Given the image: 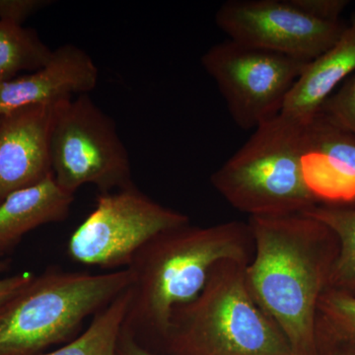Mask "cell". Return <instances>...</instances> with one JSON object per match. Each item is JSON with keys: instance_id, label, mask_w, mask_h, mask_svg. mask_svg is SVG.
<instances>
[{"instance_id": "cell-1", "label": "cell", "mask_w": 355, "mask_h": 355, "mask_svg": "<svg viewBox=\"0 0 355 355\" xmlns=\"http://www.w3.org/2000/svg\"><path fill=\"white\" fill-rule=\"evenodd\" d=\"M250 291L279 326L294 355H316L318 305L338 254L335 233L305 214L250 217Z\"/></svg>"}, {"instance_id": "cell-2", "label": "cell", "mask_w": 355, "mask_h": 355, "mask_svg": "<svg viewBox=\"0 0 355 355\" xmlns=\"http://www.w3.org/2000/svg\"><path fill=\"white\" fill-rule=\"evenodd\" d=\"M254 251L249 223L216 225L191 222L153 237L128 266L132 284L123 331L137 342L151 338L163 345L173 310L198 297L212 268L222 261L249 265Z\"/></svg>"}, {"instance_id": "cell-3", "label": "cell", "mask_w": 355, "mask_h": 355, "mask_svg": "<svg viewBox=\"0 0 355 355\" xmlns=\"http://www.w3.org/2000/svg\"><path fill=\"white\" fill-rule=\"evenodd\" d=\"M246 268L220 261L198 297L173 310L162 345L168 355H294L252 295Z\"/></svg>"}, {"instance_id": "cell-4", "label": "cell", "mask_w": 355, "mask_h": 355, "mask_svg": "<svg viewBox=\"0 0 355 355\" xmlns=\"http://www.w3.org/2000/svg\"><path fill=\"white\" fill-rule=\"evenodd\" d=\"M130 284L128 268L105 273L46 268L0 306V355H37L70 342L86 320Z\"/></svg>"}, {"instance_id": "cell-5", "label": "cell", "mask_w": 355, "mask_h": 355, "mask_svg": "<svg viewBox=\"0 0 355 355\" xmlns=\"http://www.w3.org/2000/svg\"><path fill=\"white\" fill-rule=\"evenodd\" d=\"M306 125L279 114L257 128L211 175L214 188L250 217L291 216L317 205L303 176Z\"/></svg>"}, {"instance_id": "cell-6", "label": "cell", "mask_w": 355, "mask_h": 355, "mask_svg": "<svg viewBox=\"0 0 355 355\" xmlns=\"http://www.w3.org/2000/svg\"><path fill=\"white\" fill-rule=\"evenodd\" d=\"M51 173L74 196L84 184L99 193L135 184L127 147L116 123L89 94L62 103L51 137Z\"/></svg>"}, {"instance_id": "cell-7", "label": "cell", "mask_w": 355, "mask_h": 355, "mask_svg": "<svg viewBox=\"0 0 355 355\" xmlns=\"http://www.w3.org/2000/svg\"><path fill=\"white\" fill-rule=\"evenodd\" d=\"M189 222L187 214L161 205L132 184L98 195L94 209L70 236L67 254L81 265L123 270L159 233Z\"/></svg>"}, {"instance_id": "cell-8", "label": "cell", "mask_w": 355, "mask_h": 355, "mask_svg": "<svg viewBox=\"0 0 355 355\" xmlns=\"http://www.w3.org/2000/svg\"><path fill=\"white\" fill-rule=\"evenodd\" d=\"M200 62L216 81L233 121L245 130H254L282 113L309 64L230 39L214 44Z\"/></svg>"}, {"instance_id": "cell-9", "label": "cell", "mask_w": 355, "mask_h": 355, "mask_svg": "<svg viewBox=\"0 0 355 355\" xmlns=\"http://www.w3.org/2000/svg\"><path fill=\"white\" fill-rule=\"evenodd\" d=\"M216 22L232 41L305 62L328 51L347 27L313 17L291 0H229Z\"/></svg>"}, {"instance_id": "cell-10", "label": "cell", "mask_w": 355, "mask_h": 355, "mask_svg": "<svg viewBox=\"0 0 355 355\" xmlns=\"http://www.w3.org/2000/svg\"><path fill=\"white\" fill-rule=\"evenodd\" d=\"M67 100L0 116V205L15 191L53 174L51 132L58 110Z\"/></svg>"}, {"instance_id": "cell-11", "label": "cell", "mask_w": 355, "mask_h": 355, "mask_svg": "<svg viewBox=\"0 0 355 355\" xmlns=\"http://www.w3.org/2000/svg\"><path fill=\"white\" fill-rule=\"evenodd\" d=\"M302 170L318 205L355 209V135L323 114L306 125Z\"/></svg>"}, {"instance_id": "cell-12", "label": "cell", "mask_w": 355, "mask_h": 355, "mask_svg": "<svg viewBox=\"0 0 355 355\" xmlns=\"http://www.w3.org/2000/svg\"><path fill=\"white\" fill-rule=\"evenodd\" d=\"M99 70L87 51L65 44L41 69L0 83V116L34 105L71 99L94 90Z\"/></svg>"}, {"instance_id": "cell-13", "label": "cell", "mask_w": 355, "mask_h": 355, "mask_svg": "<svg viewBox=\"0 0 355 355\" xmlns=\"http://www.w3.org/2000/svg\"><path fill=\"white\" fill-rule=\"evenodd\" d=\"M355 71V11L342 36L328 51L306 65L291 89L282 116L309 123L322 105Z\"/></svg>"}, {"instance_id": "cell-14", "label": "cell", "mask_w": 355, "mask_h": 355, "mask_svg": "<svg viewBox=\"0 0 355 355\" xmlns=\"http://www.w3.org/2000/svg\"><path fill=\"white\" fill-rule=\"evenodd\" d=\"M73 200L74 196L62 190L53 174L9 196L0 205V252L6 254L40 226L64 221Z\"/></svg>"}, {"instance_id": "cell-15", "label": "cell", "mask_w": 355, "mask_h": 355, "mask_svg": "<svg viewBox=\"0 0 355 355\" xmlns=\"http://www.w3.org/2000/svg\"><path fill=\"white\" fill-rule=\"evenodd\" d=\"M128 303V288L97 313L80 335L58 349L37 355H118L119 338Z\"/></svg>"}, {"instance_id": "cell-16", "label": "cell", "mask_w": 355, "mask_h": 355, "mask_svg": "<svg viewBox=\"0 0 355 355\" xmlns=\"http://www.w3.org/2000/svg\"><path fill=\"white\" fill-rule=\"evenodd\" d=\"M302 214L328 226L338 239V254L328 289L355 295V209L317 205Z\"/></svg>"}, {"instance_id": "cell-17", "label": "cell", "mask_w": 355, "mask_h": 355, "mask_svg": "<svg viewBox=\"0 0 355 355\" xmlns=\"http://www.w3.org/2000/svg\"><path fill=\"white\" fill-rule=\"evenodd\" d=\"M53 55L34 29L0 21V83L36 71Z\"/></svg>"}, {"instance_id": "cell-18", "label": "cell", "mask_w": 355, "mask_h": 355, "mask_svg": "<svg viewBox=\"0 0 355 355\" xmlns=\"http://www.w3.org/2000/svg\"><path fill=\"white\" fill-rule=\"evenodd\" d=\"M317 320L336 335L355 338V295L327 289L318 305Z\"/></svg>"}, {"instance_id": "cell-19", "label": "cell", "mask_w": 355, "mask_h": 355, "mask_svg": "<svg viewBox=\"0 0 355 355\" xmlns=\"http://www.w3.org/2000/svg\"><path fill=\"white\" fill-rule=\"evenodd\" d=\"M319 113L336 127L355 135V74L324 102Z\"/></svg>"}, {"instance_id": "cell-20", "label": "cell", "mask_w": 355, "mask_h": 355, "mask_svg": "<svg viewBox=\"0 0 355 355\" xmlns=\"http://www.w3.org/2000/svg\"><path fill=\"white\" fill-rule=\"evenodd\" d=\"M316 355H355V338L336 335L316 320Z\"/></svg>"}, {"instance_id": "cell-21", "label": "cell", "mask_w": 355, "mask_h": 355, "mask_svg": "<svg viewBox=\"0 0 355 355\" xmlns=\"http://www.w3.org/2000/svg\"><path fill=\"white\" fill-rule=\"evenodd\" d=\"M50 3L49 0H0V21L23 26L28 18Z\"/></svg>"}, {"instance_id": "cell-22", "label": "cell", "mask_w": 355, "mask_h": 355, "mask_svg": "<svg viewBox=\"0 0 355 355\" xmlns=\"http://www.w3.org/2000/svg\"><path fill=\"white\" fill-rule=\"evenodd\" d=\"M301 10L318 19L340 21L345 9L349 6L347 0H291Z\"/></svg>"}, {"instance_id": "cell-23", "label": "cell", "mask_w": 355, "mask_h": 355, "mask_svg": "<svg viewBox=\"0 0 355 355\" xmlns=\"http://www.w3.org/2000/svg\"><path fill=\"white\" fill-rule=\"evenodd\" d=\"M35 273L25 272L0 279V306L31 284Z\"/></svg>"}, {"instance_id": "cell-24", "label": "cell", "mask_w": 355, "mask_h": 355, "mask_svg": "<svg viewBox=\"0 0 355 355\" xmlns=\"http://www.w3.org/2000/svg\"><path fill=\"white\" fill-rule=\"evenodd\" d=\"M118 355H159L146 349L144 345L137 343L132 336L128 335L121 329L119 338Z\"/></svg>"}, {"instance_id": "cell-25", "label": "cell", "mask_w": 355, "mask_h": 355, "mask_svg": "<svg viewBox=\"0 0 355 355\" xmlns=\"http://www.w3.org/2000/svg\"><path fill=\"white\" fill-rule=\"evenodd\" d=\"M4 254L0 252V272H4L8 268V263L6 261L3 260Z\"/></svg>"}]
</instances>
